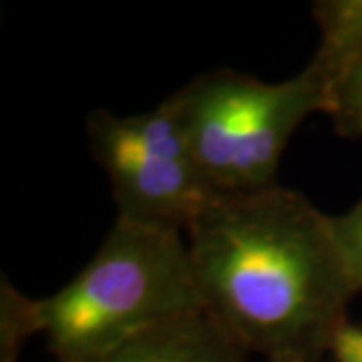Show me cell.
<instances>
[{
  "instance_id": "obj_1",
  "label": "cell",
  "mask_w": 362,
  "mask_h": 362,
  "mask_svg": "<svg viewBox=\"0 0 362 362\" xmlns=\"http://www.w3.org/2000/svg\"><path fill=\"white\" fill-rule=\"evenodd\" d=\"M204 308L266 362H320L361 290L330 216L284 185L216 194L185 232Z\"/></svg>"
},
{
  "instance_id": "obj_2",
  "label": "cell",
  "mask_w": 362,
  "mask_h": 362,
  "mask_svg": "<svg viewBox=\"0 0 362 362\" xmlns=\"http://www.w3.org/2000/svg\"><path fill=\"white\" fill-rule=\"evenodd\" d=\"M206 310L187 242L175 230L115 220L87 266L39 298L57 362H90L151 324Z\"/></svg>"
},
{
  "instance_id": "obj_3",
  "label": "cell",
  "mask_w": 362,
  "mask_h": 362,
  "mask_svg": "<svg viewBox=\"0 0 362 362\" xmlns=\"http://www.w3.org/2000/svg\"><path fill=\"white\" fill-rule=\"evenodd\" d=\"M207 185L250 194L278 185V169L296 129L330 99L308 69L266 83L232 69L194 77L165 99Z\"/></svg>"
},
{
  "instance_id": "obj_4",
  "label": "cell",
  "mask_w": 362,
  "mask_h": 362,
  "mask_svg": "<svg viewBox=\"0 0 362 362\" xmlns=\"http://www.w3.org/2000/svg\"><path fill=\"white\" fill-rule=\"evenodd\" d=\"M87 137L111 183L117 220L185 233L216 195L168 101L137 115L95 109Z\"/></svg>"
},
{
  "instance_id": "obj_5",
  "label": "cell",
  "mask_w": 362,
  "mask_h": 362,
  "mask_svg": "<svg viewBox=\"0 0 362 362\" xmlns=\"http://www.w3.org/2000/svg\"><path fill=\"white\" fill-rule=\"evenodd\" d=\"M90 362H250L247 352L209 312L151 324Z\"/></svg>"
},
{
  "instance_id": "obj_6",
  "label": "cell",
  "mask_w": 362,
  "mask_h": 362,
  "mask_svg": "<svg viewBox=\"0 0 362 362\" xmlns=\"http://www.w3.org/2000/svg\"><path fill=\"white\" fill-rule=\"evenodd\" d=\"M312 16L320 45L304 69L322 85L332 105L338 87L362 61V0H316Z\"/></svg>"
},
{
  "instance_id": "obj_7",
  "label": "cell",
  "mask_w": 362,
  "mask_h": 362,
  "mask_svg": "<svg viewBox=\"0 0 362 362\" xmlns=\"http://www.w3.org/2000/svg\"><path fill=\"white\" fill-rule=\"evenodd\" d=\"M42 332L39 298L21 294L6 276L0 282V362H18L28 338Z\"/></svg>"
},
{
  "instance_id": "obj_8",
  "label": "cell",
  "mask_w": 362,
  "mask_h": 362,
  "mask_svg": "<svg viewBox=\"0 0 362 362\" xmlns=\"http://www.w3.org/2000/svg\"><path fill=\"white\" fill-rule=\"evenodd\" d=\"M328 117L340 137L362 139V61L338 87Z\"/></svg>"
},
{
  "instance_id": "obj_9",
  "label": "cell",
  "mask_w": 362,
  "mask_h": 362,
  "mask_svg": "<svg viewBox=\"0 0 362 362\" xmlns=\"http://www.w3.org/2000/svg\"><path fill=\"white\" fill-rule=\"evenodd\" d=\"M330 221L350 274L358 290H362V199L350 207L346 214L330 216Z\"/></svg>"
},
{
  "instance_id": "obj_10",
  "label": "cell",
  "mask_w": 362,
  "mask_h": 362,
  "mask_svg": "<svg viewBox=\"0 0 362 362\" xmlns=\"http://www.w3.org/2000/svg\"><path fill=\"white\" fill-rule=\"evenodd\" d=\"M334 362H362V326L346 324L330 349Z\"/></svg>"
},
{
  "instance_id": "obj_11",
  "label": "cell",
  "mask_w": 362,
  "mask_h": 362,
  "mask_svg": "<svg viewBox=\"0 0 362 362\" xmlns=\"http://www.w3.org/2000/svg\"><path fill=\"white\" fill-rule=\"evenodd\" d=\"M270 362H304L300 358H278V361H270Z\"/></svg>"
}]
</instances>
